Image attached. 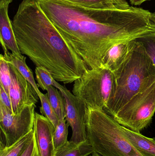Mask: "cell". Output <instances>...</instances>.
Here are the masks:
<instances>
[{
  "label": "cell",
  "mask_w": 155,
  "mask_h": 156,
  "mask_svg": "<svg viewBox=\"0 0 155 156\" xmlns=\"http://www.w3.org/2000/svg\"><path fill=\"white\" fill-rule=\"evenodd\" d=\"M34 156H38V154H37V148H36V152H35V154Z\"/></svg>",
  "instance_id": "f1b7e54d"
},
{
  "label": "cell",
  "mask_w": 155,
  "mask_h": 156,
  "mask_svg": "<svg viewBox=\"0 0 155 156\" xmlns=\"http://www.w3.org/2000/svg\"><path fill=\"white\" fill-rule=\"evenodd\" d=\"M87 139L102 156H143L127 138L123 126L103 110L86 107Z\"/></svg>",
  "instance_id": "277c9868"
},
{
  "label": "cell",
  "mask_w": 155,
  "mask_h": 156,
  "mask_svg": "<svg viewBox=\"0 0 155 156\" xmlns=\"http://www.w3.org/2000/svg\"><path fill=\"white\" fill-rule=\"evenodd\" d=\"M36 150V144L34 136L25 151L20 156H34Z\"/></svg>",
  "instance_id": "d4e9b609"
},
{
  "label": "cell",
  "mask_w": 155,
  "mask_h": 156,
  "mask_svg": "<svg viewBox=\"0 0 155 156\" xmlns=\"http://www.w3.org/2000/svg\"><path fill=\"white\" fill-rule=\"evenodd\" d=\"M66 43L89 69L103 66L115 44L155 33L152 13L131 6L126 10L84 8L61 0H37Z\"/></svg>",
  "instance_id": "6da1fadb"
},
{
  "label": "cell",
  "mask_w": 155,
  "mask_h": 156,
  "mask_svg": "<svg viewBox=\"0 0 155 156\" xmlns=\"http://www.w3.org/2000/svg\"><path fill=\"white\" fill-rule=\"evenodd\" d=\"M135 40L120 42L113 46L105 55L102 66L113 72L118 69L128 56Z\"/></svg>",
  "instance_id": "7c38bea8"
},
{
  "label": "cell",
  "mask_w": 155,
  "mask_h": 156,
  "mask_svg": "<svg viewBox=\"0 0 155 156\" xmlns=\"http://www.w3.org/2000/svg\"><path fill=\"white\" fill-rule=\"evenodd\" d=\"M102 156L100 155L99 154H98V153H96V152H93L91 154L89 155V156Z\"/></svg>",
  "instance_id": "83f0119b"
},
{
  "label": "cell",
  "mask_w": 155,
  "mask_h": 156,
  "mask_svg": "<svg viewBox=\"0 0 155 156\" xmlns=\"http://www.w3.org/2000/svg\"><path fill=\"white\" fill-rule=\"evenodd\" d=\"M136 40L143 45L155 66V33L139 37Z\"/></svg>",
  "instance_id": "603a6c76"
},
{
  "label": "cell",
  "mask_w": 155,
  "mask_h": 156,
  "mask_svg": "<svg viewBox=\"0 0 155 156\" xmlns=\"http://www.w3.org/2000/svg\"><path fill=\"white\" fill-rule=\"evenodd\" d=\"M84 8L97 10H126L131 6L126 1L120 0H61Z\"/></svg>",
  "instance_id": "4fadbf2b"
},
{
  "label": "cell",
  "mask_w": 155,
  "mask_h": 156,
  "mask_svg": "<svg viewBox=\"0 0 155 156\" xmlns=\"http://www.w3.org/2000/svg\"><path fill=\"white\" fill-rule=\"evenodd\" d=\"M114 85L105 112L113 117L130 101L155 82V66L136 39L125 61L113 72Z\"/></svg>",
  "instance_id": "3957f363"
},
{
  "label": "cell",
  "mask_w": 155,
  "mask_h": 156,
  "mask_svg": "<svg viewBox=\"0 0 155 156\" xmlns=\"http://www.w3.org/2000/svg\"><path fill=\"white\" fill-rule=\"evenodd\" d=\"M126 136L143 156H155V140L123 126Z\"/></svg>",
  "instance_id": "5bb4252c"
},
{
  "label": "cell",
  "mask_w": 155,
  "mask_h": 156,
  "mask_svg": "<svg viewBox=\"0 0 155 156\" xmlns=\"http://www.w3.org/2000/svg\"><path fill=\"white\" fill-rule=\"evenodd\" d=\"M69 125L65 119L61 120L55 128L53 141L56 151L63 147L68 142V127Z\"/></svg>",
  "instance_id": "ffe728a7"
},
{
  "label": "cell",
  "mask_w": 155,
  "mask_h": 156,
  "mask_svg": "<svg viewBox=\"0 0 155 156\" xmlns=\"http://www.w3.org/2000/svg\"><path fill=\"white\" fill-rule=\"evenodd\" d=\"M36 105H26L16 114L0 103L1 136L5 146H10L33 129Z\"/></svg>",
  "instance_id": "52a82bcc"
},
{
  "label": "cell",
  "mask_w": 155,
  "mask_h": 156,
  "mask_svg": "<svg viewBox=\"0 0 155 156\" xmlns=\"http://www.w3.org/2000/svg\"><path fill=\"white\" fill-rule=\"evenodd\" d=\"M19 49L36 67L64 84L74 82L89 69L66 43L38 5L23 0L12 21Z\"/></svg>",
  "instance_id": "7a4b0ae2"
},
{
  "label": "cell",
  "mask_w": 155,
  "mask_h": 156,
  "mask_svg": "<svg viewBox=\"0 0 155 156\" xmlns=\"http://www.w3.org/2000/svg\"><path fill=\"white\" fill-rule=\"evenodd\" d=\"M0 103L12 112L10 96L1 85H0Z\"/></svg>",
  "instance_id": "cb8c5ba5"
},
{
  "label": "cell",
  "mask_w": 155,
  "mask_h": 156,
  "mask_svg": "<svg viewBox=\"0 0 155 156\" xmlns=\"http://www.w3.org/2000/svg\"><path fill=\"white\" fill-rule=\"evenodd\" d=\"M149 0H130L131 4L134 5H140L146 1Z\"/></svg>",
  "instance_id": "484cf974"
},
{
  "label": "cell",
  "mask_w": 155,
  "mask_h": 156,
  "mask_svg": "<svg viewBox=\"0 0 155 156\" xmlns=\"http://www.w3.org/2000/svg\"><path fill=\"white\" fill-rule=\"evenodd\" d=\"M33 130L38 156H54L53 125L42 115L35 113Z\"/></svg>",
  "instance_id": "30bf717a"
},
{
  "label": "cell",
  "mask_w": 155,
  "mask_h": 156,
  "mask_svg": "<svg viewBox=\"0 0 155 156\" xmlns=\"http://www.w3.org/2000/svg\"><path fill=\"white\" fill-rule=\"evenodd\" d=\"M94 152L87 139L79 144L69 141L63 147L56 151L54 156H88Z\"/></svg>",
  "instance_id": "2e32d148"
},
{
  "label": "cell",
  "mask_w": 155,
  "mask_h": 156,
  "mask_svg": "<svg viewBox=\"0 0 155 156\" xmlns=\"http://www.w3.org/2000/svg\"><path fill=\"white\" fill-rule=\"evenodd\" d=\"M3 56L6 61L15 67L25 79L32 85L39 95L41 91L39 90L38 85L35 83L33 73L26 64V57L22 55H17L14 53H10L9 51L5 52Z\"/></svg>",
  "instance_id": "9a60e30c"
},
{
  "label": "cell",
  "mask_w": 155,
  "mask_h": 156,
  "mask_svg": "<svg viewBox=\"0 0 155 156\" xmlns=\"http://www.w3.org/2000/svg\"><path fill=\"white\" fill-rule=\"evenodd\" d=\"M38 96L42 105L40 108L41 114L47 118L56 128L59 123L60 120L50 103L47 93L45 94L41 92Z\"/></svg>",
  "instance_id": "d6986e66"
},
{
  "label": "cell",
  "mask_w": 155,
  "mask_h": 156,
  "mask_svg": "<svg viewBox=\"0 0 155 156\" xmlns=\"http://www.w3.org/2000/svg\"><path fill=\"white\" fill-rule=\"evenodd\" d=\"M0 81L1 86L9 94V88L11 83L10 65L2 55L0 56Z\"/></svg>",
  "instance_id": "7402d4cb"
},
{
  "label": "cell",
  "mask_w": 155,
  "mask_h": 156,
  "mask_svg": "<svg viewBox=\"0 0 155 156\" xmlns=\"http://www.w3.org/2000/svg\"><path fill=\"white\" fill-rule=\"evenodd\" d=\"M34 136V130L29 132L10 146L0 144V156H20L24 153Z\"/></svg>",
  "instance_id": "e0dca14e"
},
{
  "label": "cell",
  "mask_w": 155,
  "mask_h": 156,
  "mask_svg": "<svg viewBox=\"0 0 155 156\" xmlns=\"http://www.w3.org/2000/svg\"><path fill=\"white\" fill-rule=\"evenodd\" d=\"M50 103L53 108L60 121L66 117V100L62 94L57 88L50 86L46 89Z\"/></svg>",
  "instance_id": "ac0fdd59"
},
{
  "label": "cell",
  "mask_w": 155,
  "mask_h": 156,
  "mask_svg": "<svg viewBox=\"0 0 155 156\" xmlns=\"http://www.w3.org/2000/svg\"><path fill=\"white\" fill-rule=\"evenodd\" d=\"M151 19H152V22H153L155 26V12H154L152 13Z\"/></svg>",
  "instance_id": "4316f807"
},
{
  "label": "cell",
  "mask_w": 155,
  "mask_h": 156,
  "mask_svg": "<svg viewBox=\"0 0 155 156\" xmlns=\"http://www.w3.org/2000/svg\"><path fill=\"white\" fill-rule=\"evenodd\" d=\"M120 1H126V0H120Z\"/></svg>",
  "instance_id": "f546056e"
},
{
  "label": "cell",
  "mask_w": 155,
  "mask_h": 156,
  "mask_svg": "<svg viewBox=\"0 0 155 156\" xmlns=\"http://www.w3.org/2000/svg\"><path fill=\"white\" fill-rule=\"evenodd\" d=\"M154 139H155V138H154Z\"/></svg>",
  "instance_id": "4dcf8cb0"
},
{
  "label": "cell",
  "mask_w": 155,
  "mask_h": 156,
  "mask_svg": "<svg viewBox=\"0 0 155 156\" xmlns=\"http://www.w3.org/2000/svg\"><path fill=\"white\" fill-rule=\"evenodd\" d=\"M35 74L38 87L43 90H46L49 86H54L56 80L45 69L42 67L35 68Z\"/></svg>",
  "instance_id": "44dd1931"
},
{
  "label": "cell",
  "mask_w": 155,
  "mask_h": 156,
  "mask_svg": "<svg viewBox=\"0 0 155 156\" xmlns=\"http://www.w3.org/2000/svg\"><path fill=\"white\" fill-rule=\"evenodd\" d=\"M54 87L61 92L66 100L65 119L72 130L70 141L76 144L85 141L87 139L85 124V104L57 81L55 82Z\"/></svg>",
  "instance_id": "ba28073f"
},
{
  "label": "cell",
  "mask_w": 155,
  "mask_h": 156,
  "mask_svg": "<svg viewBox=\"0 0 155 156\" xmlns=\"http://www.w3.org/2000/svg\"><path fill=\"white\" fill-rule=\"evenodd\" d=\"M155 112V82L132 97L113 118L127 129L140 133L148 126Z\"/></svg>",
  "instance_id": "8992f818"
},
{
  "label": "cell",
  "mask_w": 155,
  "mask_h": 156,
  "mask_svg": "<svg viewBox=\"0 0 155 156\" xmlns=\"http://www.w3.org/2000/svg\"><path fill=\"white\" fill-rule=\"evenodd\" d=\"M113 72L103 66L89 69L74 82L72 93L86 107L104 111L113 92Z\"/></svg>",
  "instance_id": "5b68a950"
},
{
  "label": "cell",
  "mask_w": 155,
  "mask_h": 156,
  "mask_svg": "<svg viewBox=\"0 0 155 156\" xmlns=\"http://www.w3.org/2000/svg\"><path fill=\"white\" fill-rule=\"evenodd\" d=\"M9 65L11 83L9 94L13 114H16L26 105H36L39 97L32 85L15 67Z\"/></svg>",
  "instance_id": "9c48e42d"
},
{
  "label": "cell",
  "mask_w": 155,
  "mask_h": 156,
  "mask_svg": "<svg viewBox=\"0 0 155 156\" xmlns=\"http://www.w3.org/2000/svg\"><path fill=\"white\" fill-rule=\"evenodd\" d=\"M13 0H0V42L12 53L22 55L19 49L13 28L12 21L8 15L9 5Z\"/></svg>",
  "instance_id": "8fae6325"
}]
</instances>
